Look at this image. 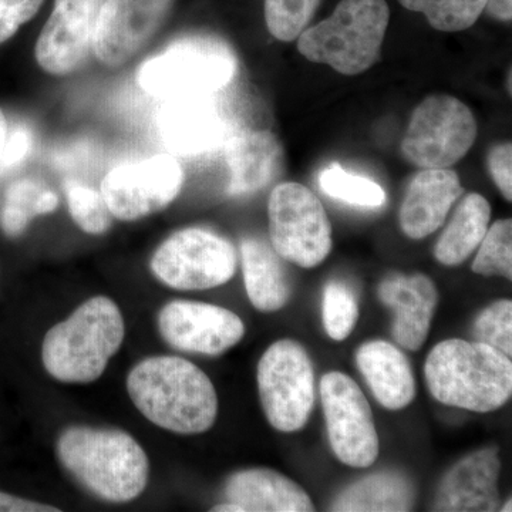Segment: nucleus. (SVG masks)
Returning a JSON list of instances; mask_svg holds the SVG:
<instances>
[{"label": "nucleus", "instance_id": "nucleus-1", "mask_svg": "<svg viewBox=\"0 0 512 512\" xmlns=\"http://www.w3.org/2000/svg\"><path fill=\"white\" fill-rule=\"evenodd\" d=\"M131 402L147 420L177 434L205 433L214 426L218 397L210 377L183 357L141 360L127 377Z\"/></svg>", "mask_w": 512, "mask_h": 512}, {"label": "nucleus", "instance_id": "nucleus-2", "mask_svg": "<svg viewBox=\"0 0 512 512\" xmlns=\"http://www.w3.org/2000/svg\"><path fill=\"white\" fill-rule=\"evenodd\" d=\"M56 454L84 490L107 503H128L146 490V451L126 431L69 427L56 441Z\"/></svg>", "mask_w": 512, "mask_h": 512}, {"label": "nucleus", "instance_id": "nucleus-3", "mask_svg": "<svg viewBox=\"0 0 512 512\" xmlns=\"http://www.w3.org/2000/svg\"><path fill=\"white\" fill-rule=\"evenodd\" d=\"M424 375L434 399L447 406L491 413L511 399V357L484 343L444 340L427 356Z\"/></svg>", "mask_w": 512, "mask_h": 512}, {"label": "nucleus", "instance_id": "nucleus-4", "mask_svg": "<svg viewBox=\"0 0 512 512\" xmlns=\"http://www.w3.org/2000/svg\"><path fill=\"white\" fill-rule=\"evenodd\" d=\"M124 335L126 325L116 302L94 296L46 333L43 366L62 383L96 382L119 352Z\"/></svg>", "mask_w": 512, "mask_h": 512}, {"label": "nucleus", "instance_id": "nucleus-5", "mask_svg": "<svg viewBox=\"0 0 512 512\" xmlns=\"http://www.w3.org/2000/svg\"><path fill=\"white\" fill-rule=\"evenodd\" d=\"M390 9L386 0H342L330 18L298 37V50L313 63L357 76L379 62Z\"/></svg>", "mask_w": 512, "mask_h": 512}, {"label": "nucleus", "instance_id": "nucleus-6", "mask_svg": "<svg viewBox=\"0 0 512 512\" xmlns=\"http://www.w3.org/2000/svg\"><path fill=\"white\" fill-rule=\"evenodd\" d=\"M237 59L224 40L187 36L138 67L137 83L144 92L165 99L211 97L234 79Z\"/></svg>", "mask_w": 512, "mask_h": 512}, {"label": "nucleus", "instance_id": "nucleus-7", "mask_svg": "<svg viewBox=\"0 0 512 512\" xmlns=\"http://www.w3.org/2000/svg\"><path fill=\"white\" fill-rule=\"evenodd\" d=\"M258 390L266 419L284 433L303 429L315 406V373L302 345L282 339L259 360Z\"/></svg>", "mask_w": 512, "mask_h": 512}, {"label": "nucleus", "instance_id": "nucleus-8", "mask_svg": "<svg viewBox=\"0 0 512 512\" xmlns=\"http://www.w3.org/2000/svg\"><path fill=\"white\" fill-rule=\"evenodd\" d=\"M269 238L276 254L311 269L332 251V225L319 198L305 185L279 184L268 202Z\"/></svg>", "mask_w": 512, "mask_h": 512}, {"label": "nucleus", "instance_id": "nucleus-9", "mask_svg": "<svg viewBox=\"0 0 512 512\" xmlns=\"http://www.w3.org/2000/svg\"><path fill=\"white\" fill-rule=\"evenodd\" d=\"M237 265L234 245L204 228L174 232L157 248L150 264L158 281L177 291H204L227 284Z\"/></svg>", "mask_w": 512, "mask_h": 512}, {"label": "nucleus", "instance_id": "nucleus-10", "mask_svg": "<svg viewBox=\"0 0 512 512\" xmlns=\"http://www.w3.org/2000/svg\"><path fill=\"white\" fill-rule=\"evenodd\" d=\"M477 137V123L463 101L434 94L413 111L402 153L421 170L448 168L466 157Z\"/></svg>", "mask_w": 512, "mask_h": 512}, {"label": "nucleus", "instance_id": "nucleus-11", "mask_svg": "<svg viewBox=\"0 0 512 512\" xmlns=\"http://www.w3.org/2000/svg\"><path fill=\"white\" fill-rule=\"evenodd\" d=\"M183 183L180 163L160 154L114 167L101 183V195L114 218L137 221L164 210L180 194Z\"/></svg>", "mask_w": 512, "mask_h": 512}, {"label": "nucleus", "instance_id": "nucleus-12", "mask_svg": "<svg viewBox=\"0 0 512 512\" xmlns=\"http://www.w3.org/2000/svg\"><path fill=\"white\" fill-rule=\"evenodd\" d=\"M320 399L330 446L346 466L367 468L379 457L372 409L355 380L342 372H329L320 380Z\"/></svg>", "mask_w": 512, "mask_h": 512}, {"label": "nucleus", "instance_id": "nucleus-13", "mask_svg": "<svg viewBox=\"0 0 512 512\" xmlns=\"http://www.w3.org/2000/svg\"><path fill=\"white\" fill-rule=\"evenodd\" d=\"M174 0H106L93 37L100 63L120 67L151 42L173 8Z\"/></svg>", "mask_w": 512, "mask_h": 512}, {"label": "nucleus", "instance_id": "nucleus-14", "mask_svg": "<svg viewBox=\"0 0 512 512\" xmlns=\"http://www.w3.org/2000/svg\"><path fill=\"white\" fill-rule=\"evenodd\" d=\"M158 330L171 348L220 356L245 335L238 315L221 306L192 301L167 303L158 315Z\"/></svg>", "mask_w": 512, "mask_h": 512}, {"label": "nucleus", "instance_id": "nucleus-15", "mask_svg": "<svg viewBox=\"0 0 512 512\" xmlns=\"http://www.w3.org/2000/svg\"><path fill=\"white\" fill-rule=\"evenodd\" d=\"M106 0H55L36 42V62L53 76L76 72L93 52V37Z\"/></svg>", "mask_w": 512, "mask_h": 512}, {"label": "nucleus", "instance_id": "nucleus-16", "mask_svg": "<svg viewBox=\"0 0 512 512\" xmlns=\"http://www.w3.org/2000/svg\"><path fill=\"white\" fill-rule=\"evenodd\" d=\"M158 126L165 146L180 156L210 153L227 134V123L211 97L168 99Z\"/></svg>", "mask_w": 512, "mask_h": 512}, {"label": "nucleus", "instance_id": "nucleus-17", "mask_svg": "<svg viewBox=\"0 0 512 512\" xmlns=\"http://www.w3.org/2000/svg\"><path fill=\"white\" fill-rule=\"evenodd\" d=\"M379 299L394 311L393 338L404 349L419 350L430 333L439 292L429 276L393 274L379 286Z\"/></svg>", "mask_w": 512, "mask_h": 512}, {"label": "nucleus", "instance_id": "nucleus-18", "mask_svg": "<svg viewBox=\"0 0 512 512\" xmlns=\"http://www.w3.org/2000/svg\"><path fill=\"white\" fill-rule=\"evenodd\" d=\"M497 448H484L458 461L441 481L434 510L488 512L500 507Z\"/></svg>", "mask_w": 512, "mask_h": 512}, {"label": "nucleus", "instance_id": "nucleus-19", "mask_svg": "<svg viewBox=\"0 0 512 512\" xmlns=\"http://www.w3.org/2000/svg\"><path fill=\"white\" fill-rule=\"evenodd\" d=\"M463 191L456 171L448 168H426L414 175L400 208L404 234L423 239L443 227Z\"/></svg>", "mask_w": 512, "mask_h": 512}, {"label": "nucleus", "instance_id": "nucleus-20", "mask_svg": "<svg viewBox=\"0 0 512 512\" xmlns=\"http://www.w3.org/2000/svg\"><path fill=\"white\" fill-rule=\"evenodd\" d=\"M225 161L229 170L228 194H254L281 173L284 150L271 131H244L229 138Z\"/></svg>", "mask_w": 512, "mask_h": 512}, {"label": "nucleus", "instance_id": "nucleus-21", "mask_svg": "<svg viewBox=\"0 0 512 512\" xmlns=\"http://www.w3.org/2000/svg\"><path fill=\"white\" fill-rule=\"evenodd\" d=\"M225 498L241 512L315 511L301 485L269 468H251L229 477Z\"/></svg>", "mask_w": 512, "mask_h": 512}, {"label": "nucleus", "instance_id": "nucleus-22", "mask_svg": "<svg viewBox=\"0 0 512 512\" xmlns=\"http://www.w3.org/2000/svg\"><path fill=\"white\" fill-rule=\"evenodd\" d=\"M356 363L377 402L389 410L409 406L416 397V380L404 353L392 343L372 340L360 346Z\"/></svg>", "mask_w": 512, "mask_h": 512}, {"label": "nucleus", "instance_id": "nucleus-23", "mask_svg": "<svg viewBox=\"0 0 512 512\" xmlns=\"http://www.w3.org/2000/svg\"><path fill=\"white\" fill-rule=\"evenodd\" d=\"M242 269L248 298L261 312H276L291 298V285L281 256L259 238L241 242Z\"/></svg>", "mask_w": 512, "mask_h": 512}, {"label": "nucleus", "instance_id": "nucleus-24", "mask_svg": "<svg viewBox=\"0 0 512 512\" xmlns=\"http://www.w3.org/2000/svg\"><path fill=\"white\" fill-rule=\"evenodd\" d=\"M490 220V202L483 195L468 194L458 204L453 218L434 247L437 261L446 266L463 264L480 247Z\"/></svg>", "mask_w": 512, "mask_h": 512}, {"label": "nucleus", "instance_id": "nucleus-25", "mask_svg": "<svg viewBox=\"0 0 512 512\" xmlns=\"http://www.w3.org/2000/svg\"><path fill=\"white\" fill-rule=\"evenodd\" d=\"M412 484L400 474H375L346 488L332 505L333 511H410Z\"/></svg>", "mask_w": 512, "mask_h": 512}, {"label": "nucleus", "instance_id": "nucleus-26", "mask_svg": "<svg viewBox=\"0 0 512 512\" xmlns=\"http://www.w3.org/2000/svg\"><path fill=\"white\" fill-rule=\"evenodd\" d=\"M59 198L35 180H19L8 188L0 207V227L9 237H18L37 215L56 210Z\"/></svg>", "mask_w": 512, "mask_h": 512}, {"label": "nucleus", "instance_id": "nucleus-27", "mask_svg": "<svg viewBox=\"0 0 512 512\" xmlns=\"http://www.w3.org/2000/svg\"><path fill=\"white\" fill-rule=\"evenodd\" d=\"M403 8L420 12L441 32L471 28L484 12L487 0H399Z\"/></svg>", "mask_w": 512, "mask_h": 512}, {"label": "nucleus", "instance_id": "nucleus-28", "mask_svg": "<svg viewBox=\"0 0 512 512\" xmlns=\"http://www.w3.org/2000/svg\"><path fill=\"white\" fill-rule=\"evenodd\" d=\"M319 185L329 197L356 207H382L386 202V194L379 184L348 173L338 164H333L320 174Z\"/></svg>", "mask_w": 512, "mask_h": 512}, {"label": "nucleus", "instance_id": "nucleus-29", "mask_svg": "<svg viewBox=\"0 0 512 512\" xmlns=\"http://www.w3.org/2000/svg\"><path fill=\"white\" fill-rule=\"evenodd\" d=\"M473 272L483 276L512 278V221L494 222L478 247Z\"/></svg>", "mask_w": 512, "mask_h": 512}, {"label": "nucleus", "instance_id": "nucleus-30", "mask_svg": "<svg viewBox=\"0 0 512 512\" xmlns=\"http://www.w3.org/2000/svg\"><path fill=\"white\" fill-rule=\"evenodd\" d=\"M320 0H265L266 28L275 39L292 42L308 28Z\"/></svg>", "mask_w": 512, "mask_h": 512}, {"label": "nucleus", "instance_id": "nucleus-31", "mask_svg": "<svg viewBox=\"0 0 512 512\" xmlns=\"http://www.w3.org/2000/svg\"><path fill=\"white\" fill-rule=\"evenodd\" d=\"M323 326L329 338L345 340L355 329L359 306L352 289L343 282L332 281L323 291Z\"/></svg>", "mask_w": 512, "mask_h": 512}, {"label": "nucleus", "instance_id": "nucleus-32", "mask_svg": "<svg viewBox=\"0 0 512 512\" xmlns=\"http://www.w3.org/2000/svg\"><path fill=\"white\" fill-rule=\"evenodd\" d=\"M66 198L73 221L87 234L101 235L111 227V214L101 192L67 181Z\"/></svg>", "mask_w": 512, "mask_h": 512}, {"label": "nucleus", "instance_id": "nucleus-33", "mask_svg": "<svg viewBox=\"0 0 512 512\" xmlns=\"http://www.w3.org/2000/svg\"><path fill=\"white\" fill-rule=\"evenodd\" d=\"M474 342L484 343L512 356V302L501 299L478 315L473 326Z\"/></svg>", "mask_w": 512, "mask_h": 512}, {"label": "nucleus", "instance_id": "nucleus-34", "mask_svg": "<svg viewBox=\"0 0 512 512\" xmlns=\"http://www.w3.org/2000/svg\"><path fill=\"white\" fill-rule=\"evenodd\" d=\"M45 0H0V45L18 33L20 26L35 18Z\"/></svg>", "mask_w": 512, "mask_h": 512}, {"label": "nucleus", "instance_id": "nucleus-35", "mask_svg": "<svg viewBox=\"0 0 512 512\" xmlns=\"http://www.w3.org/2000/svg\"><path fill=\"white\" fill-rule=\"evenodd\" d=\"M488 170L505 200H512V146L503 143L488 154Z\"/></svg>", "mask_w": 512, "mask_h": 512}, {"label": "nucleus", "instance_id": "nucleus-36", "mask_svg": "<svg viewBox=\"0 0 512 512\" xmlns=\"http://www.w3.org/2000/svg\"><path fill=\"white\" fill-rule=\"evenodd\" d=\"M33 136L28 127L18 124L9 128L8 140L0 156V173L22 163L32 150Z\"/></svg>", "mask_w": 512, "mask_h": 512}, {"label": "nucleus", "instance_id": "nucleus-37", "mask_svg": "<svg viewBox=\"0 0 512 512\" xmlns=\"http://www.w3.org/2000/svg\"><path fill=\"white\" fill-rule=\"evenodd\" d=\"M52 505L35 503L6 493H0V512H59Z\"/></svg>", "mask_w": 512, "mask_h": 512}, {"label": "nucleus", "instance_id": "nucleus-38", "mask_svg": "<svg viewBox=\"0 0 512 512\" xmlns=\"http://www.w3.org/2000/svg\"><path fill=\"white\" fill-rule=\"evenodd\" d=\"M485 8L490 16L501 22H510L512 19V0H487Z\"/></svg>", "mask_w": 512, "mask_h": 512}, {"label": "nucleus", "instance_id": "nucleus-39", "mask_svg": "<svg viewBox=\"0 0 512 512\" xmlns=\"http://www.w3.org/2000/svg\"><path fill=\"white\" fill-rule=\"evenodd\" d=\"M9 124L6 120L5 113L0 109V156H2L3 148H5L6 140H8Z\"/></svg>", "mask_w": 512, "mask_h": 512}, {"label": "nucleus", "instance_id": "nucleus-40", "mask_svg": "<svg viewBox=\"0 0 512 512\" xmlns=\"http://www.w3.org/2000/svg\"><path fill=\"white\" fill-rule=\"evenodd\" d=\"M503 511H508L510 512L511 511V500L508 501V504H505V507L503 508Z\"/></svg>", "mask_w": 512, "mask_h": 512}]
</instances>
